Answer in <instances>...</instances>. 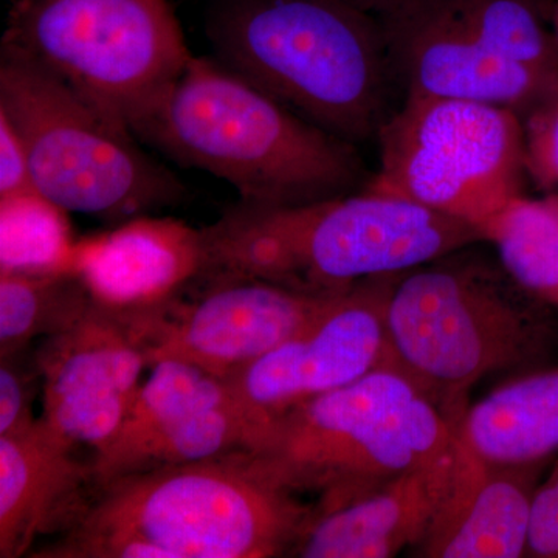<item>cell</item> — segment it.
<instances>
[{"label": "cell", "instance_id": "6da1fadb", "mask_svg": "<svg viewBox=\"0 0 558 558\" xmlns=\"http://www.w3.org/2000/svg\"><path fill=\"white\" fill-rule=\"evenodd\" d=\"M131 134L226 180L244 204L296 207L369 182L355 145L296 116L215 57H191Z\"/></svg>", "mask_w": 558, "mask_h": 558}, {"label": "cell", "instance_id": "7a4b0ae2", "mask_svg": "<svg viewBox=\"0 0 558 558\" xmlns=\"http://www.w3.org/2000/svg\"><path fill=\"white\" fill-rule=\"evenodd\" d=\"M312 513L241 451L102 481L86 517L33 557H282Z\"/></svg>", "mask_w": 558, "mask_h": 558}, {"label": "cell", "instance_id": "3957f363", "mask_svg": "<svg viewBox=\"0 0 558 558\" xmlns=\"http://www.w3.org/2000/svg\"><path fill=\"white\" fill-rule=\"evenodd\" d=\"M202 233L199 279H260L322 296L363 279L417 269L484 241L465 220L365 189L296 207L240 201Z\"/></svg>", "mask_w": 558, "mask_h": 558}, {"label": "cell", "instance_id": "277c9868", "mask_svg": "<svg viewBox=\"0 0 558 558\" xmlns=\"http://www.w3.org/2000/svg\"><path fill=\"white\" fill-rule=\"evenodd\" d=\"M205 35L216 60L352 145L392 113L384 25L347 0H209Z\"/></svg>", "mask_w": 558, "mask_h": 558}, {"label": "cell", "instance_id": "5b68a950", "mask_svg": "<svg viewBox=\"0 0 558 558\" xmlns=\"http://www.w3.org/2000/svg\"><path fill=\"white\" fill-rule=\"evenodd\" d=\"M465 410L384 363L269 422L247 453L279 487L317 495L314 512H329L449 450Z\"/></svg>", "mask_w": 558, "mask_h": 558}, {"label": "cell", "instance_id": "8992f818", "mask_svg": "<svg viewBox=\"0 0 558 558\" xmlns=\"http://www.w3.org/2000/svg\"><path fill=\"white\" fill-rule=\"evenodd\" d=\"M505 269L475 260L425 264L398 279L385 312V363L425 391L464 409L465 391L487 374L548 354V312Z\"/></svg>", "mask_w": 558, "mask_h": 558}, {"label": "cell", "instance_id": "52a82bcc", "mask_svg": "<svg viewBox=\"0 0 558 558\" xmlns=\"http://www.w3.org/2000/svg\"><path fill=\"white\" fill-rule=\"evenodd\" d=\"M0 113L24 142L35 190L65 213L119 226L185 196L180 180L146 156L130 131L7 43Z\"/></svg>", "mask_w": 558, "mask_h": 558}, {"label": "cell", "instance_id": "ba28073f", "mask_svg": "<svg viewBox=\"0 0 558 558\" xmlns=\"http://www.w3.org/2000/svg\"><path fill=\"white\" fill-rule=\"evenodd\" d=\"M2 43L130 132L193 57L168 0H13Z\"/></svg>", "mask_w": 558, "mask_h": 558}, {"label": "cell", "instance_id": "9c48e42d", "mask_svg": "<svg viewBox=\"0 0 558 558\" xmlns=\"http://www.w3.org/2000/svg\"><path fill=\"white\" fill-rule=\"evenodd\" d=\"M376 140L379 172L365 190L416 202L480 231L520 196L527 172L523 120L484 102L407 95Z\"/></svg>", "mask_w": 558, "mask_h": 558}, {"label": "cell", "instance_id": "30bf717a", "mask_svg": "<svg viewBox=\"0 0 558 558\" xmlns=\"http://www.w3.org/2000/svg\"><path fill=\"white\" fill-rule=\"evenodd\" d=\"M160 310L128 315L149 366L178 360L230 379L318 317L337 295L248 278H207Z\"/></svg>", "mask_w": 558, "mask_h": 558}, {"label": "cell", "instance_id": "8fae6325", "mask_svg": "<svg viewBox=\"0 0 558 558\" xmlns=\"http://www.w3.org/2000/svg\"><path fill=\"white\" fill-rule=\"evenodd\" d=\"M150 368L119 432L94 457L100 483L253 449L259 425L229 381L178 360Z\"/></svg>", "mask_w": 558, "mask_h": 558}, {"label": "cell", "instance_id": "7c38bea8", "mask_svg": "<svg viewBox=\"0 0 558 558\" xmlns=\"http://www.w3.org/2000/svg\"><path fill=\"white\" fill-rule=\"evenodd\" d=\"M399 277L359 281L299 333L227 379L260 432L290 410L384 365L385 312Z\"/></svg>", "mask_w": 558, "mask_h": 558}, {"label": "cell", "instance_id": "4fadbf2b", "mask_svg": "<svg viewBox=\"0 0 558 558\" xmlns=\"http://www.w3.org/2000/svg\"><path fill=\"white\" fill-rule=\"evenodd\" d=\"M379 20L407 95L484 102L513 110L521 120L558 100V75L487 49L451 0H407Z\"/></svg>", "mask_w": 558, "mask_h": 558}, {"label": "cell", "instance_id": "5bb4252c", "mask_svg": "<svg viewBox=\"0 0 558 558\" xmlns=\"http://www.w3.org/2000/svg\"><path fill=\"white\" fill-rule=\"evenodd\" d=\"M43 380V418L70 446L95 454L117 435L149 366L128 315L94 300L80 322L43 339L35 354Z\"/></svg>", "mask_w": 558, "mask_h": 558}, {"label": "cell", "instance_id": "9a60e30c", "mask_svg": "<svg viewBox=\"0 0 558 558\" xmlns=\"http://www.w3.org/2000/svg\"><path fill=\"white\" fill-rule=\"evenodd\" d=\"M92 299L140 315L178 299L205 269L204 233L171 218H140L76 242L72 266Z\"/></svg>", "mask_w": 558, "mask_h": 558}, {"label": "cell", "instance_id": "2e32d148", "mask_svg": "<svg viewBox=\"0 0 558 558\" xmlns=\"http://www.w3.org/2000/svg\"><path fill=\"white\" fill-rule=\"evenodd\" d=\"M98 490L94 458L80 459L43 417L0 436V558L25 556L36 538L72 531Z\"/></svg>", "mask_w": 558, "mask_h": 558}, {"label": "cell", "instance_id": "e0dca14e", "mask_svg": "<svg viewBox=\"0 0 558 558\" xmlns=\"http://www.w3.org/2000/svg\"><path fill=\"white\" fill-rule=\"evenodd\" d=\"M454 458L457 439L438 458L403 472L373 494L312 513L289 556L389 558L421 545L449 492Z\"/></svg>", "mask_w": 558, "mask_h": 558}, {"label": "cell", "instance_id": "ac0fdd59", "mask_svg": "<svg viewBox=\"0 0 558 558\" xmlns=\"http://www.w3.org/2000/svg\"><path fill=\"white\" fill-rule=\"evenodd\" d=\"M461 425V424H459ZM538 464L499 465L481 458L458 429L453 476L418 556H526Z\"/></svg>", "mask_w": 558, "mask_h": 558}, {"label": "cell", "instance_id": "d6986e66", "mask_svg": "<svg viewBox=\"0 0 558 558\" xmlns=\"http://www.w3.org/2000/svg\"><path fill=\"white\" fill-rule=\"evenodd\" d=\"M459 433L481 458L529 465L558 451V369L502 385L465 410Z\"/></svg>", "mask_w": 558, "mask_h": 558}, {"label": "cell", "instance_id": "ffe728a7", "mask_svg": "<svg viewBox=\"0 0 558 558\" xmlns=\"http://www.w3.org/2000/svg\"><path fill=\"white\" fill-rule=\"evenodd\" d=\"M92 304L89 289L75 270L0 269V357L69 329Z\"/></svg>", "mask_w": 558, "mask_h": 558}, {"label": "cell", "instance_id": "44dd1931", "mask_svg": "<svg viewBox=\"0 0 558 558\" xmlns=\"http://www.w3.org/2000/svg\"><path fill=\"white\" fill-rule=\"evenodd\" d=\"M499 263L521 289L558 307V194L513 197L483 227Z\"/></svg>", "mask_w": 558, "mask_h": 558}, {"label": "cell", "instance_id": "7402d4cb", "mask_svg": "<svg viewBox=\"0 0 558 558\" xmlns=\"http://www.w3.org/2000/svg\"><path fill=\"white\" fill-rule=\"evenodd\" d=\"M459 20L499 57L558 75V44L546 0H451Z\"/></svg>", "mask_w": 558, "mask_h": 558}, {"label": "cell", "instance_id": "603a6c76", "mask_svg": "<svg viewBox=\"0 0 558 558\" xmlns=\"http://www.w3.org/2000/svg\"><path fill=\"white\" fill-rule=\"evenodd\" d=\"M65 215L39 193L0 201V269H70L76 244Z\"/></svg>", "mask_w": 558, "mask_h": 558}, {"label": "cell", "instance_id": "cb8c5ba5", "mask_svg": "<svg viewBox=\"0 0 558 558\" xmlns=\"http://www.w3.org/2000/svg\"><path fill=\"white\" fill-rule=\"evenodd\" d=\"M24 352L0 357V436L13 435L36 421L32 403L39 371L35 357L27 362Z\"/></svg>", "mask_w": 558, "mask_h": 558}, {"label": "cell", "instance_id": "d4e9b609", "mask_svg": "<svg viewBox=\"0 0 558 558\" xmlns=\"http://www.w3.org/2000/svg\"><path fill=\"white\" fill-rule=\"evenodd\" d=\"M526 171L539 189L558 186V100L523 120Z\"/></svg>", "mask_w": 558, "mask_h": 558}, {"label": "cell", "instance_id": "484cf974", "mask_svg": "<svg viewBox=\"0 0 558 558\" xmlns=\"http://www.w3.org/2000/svg\"><path fill=\"white\" fill-rule=\"evenodd\" d=\"M526 556L558 558V468L535 488L529 519Z\"/></svg>", "mask_w": 558, "mask_h": 558}, {"label": "cell", "instance_id": "4316f807", "mask_svg": "<svg viewBox=\"0 0 558 558\" xmlns=\"http://www.w3.org/2000/svg\"><path fill=\"white\" fill-rule=\"evenodd\" d=\"M38 193L33 185L31 161L13 124L0 113V201Z\"/></svg>", "mask_w": 558, "mask_h": 558}, {"label": "cell", "instance_id": "83f0119b", "mask_svg": "<svg viewBox=\"0 0 558 558\" xmlns=\"http://www.w3.org/2000/svg\"><path fill=\"white\" fill-rule=\"evenodd\" d=\"M347 2L357 7L359 10L374 14V16L384 17L399 9L407 0H347Z\"/></svg>", "mask_w": 558, "mask_h": 558}, {"label": "cell", "instance_id": "f1b7e54d", "mask_svg": "<svg viewBox=\"0 0 558 558\" xmlns=\"http://www.w3.org/2000/svg\"><path fill=\"white\" fill-rule=\"evenodd\" d=\"M550 20H553L554 35H556L558 44V0L554 3L553 11H550Z\"/></svg>", "mask_w": 558, "mask_h": 558}, {"label": "cell", "instance_id": "f546056e", "mask_svg": "<svg viewBox=\"0 0 558 558\" xmlns=\"http://www.w3.org/2000/svg\"><path fill=\"white\" fill-rule=\"evenodd\" d=\"M11 2H13V0H11Z\"/></svg>", "mask_w": 558, "mask_h": 558}]
</instances>
